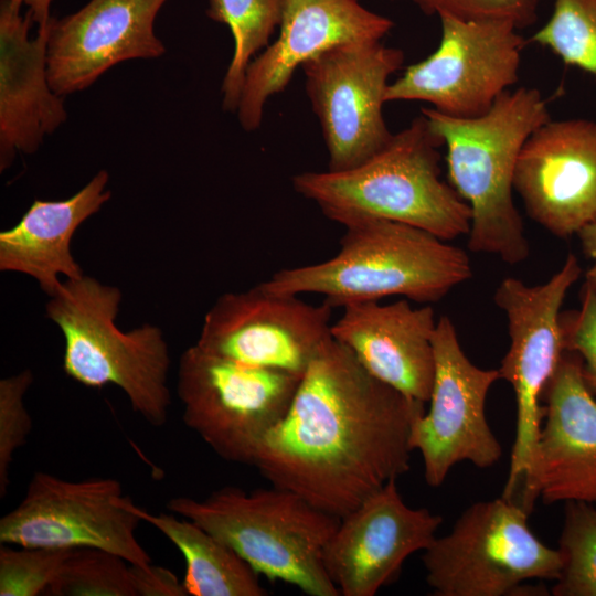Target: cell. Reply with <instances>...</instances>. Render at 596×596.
Wrapping results in <instances>:
<instances>
[{
    "instance_id": "1",
    "label": "cell",
    "mask_w": 596,
    "mask_h": 596,
    "mask_svg": "<svg viewBox=\"0 0 596 596\" xmlns=\"http://www.w3.org/2000/svg\"><path fill=\"white\" fill-rule=\"evenodd\" d=\"M425 403L372 376L329 338L252 466L274 486L342 518L409 469V435Z\"/></svg>"
},
{
    "instance_id": "2",
    "label": "cell",
    "mask_w": 596,
    "mask_h": 596,
    "mask_svg": "<svg viewBox=\"0 0 596 596\" xmlns=\"http://www.w3.org/2000/svg\"><path fill=\"white\" fill-rule=\"evenodd\" d=\"M443 145L421 113L363 163L344 171L301 172L291 183L326 217L344 227L382 219L448 242L468 235L472 215L469 204L440 179Z\"/></svg>"
},
{
    "instance_id": "3",
    "label": "cell",
    "mask_w": 596,
    "mask_h": 596,
    "mask_svg": "<svg viewBox=\"0 0 596 596\" xmlns=\"http://www.w3.org/2000/svg\"><path fill=\"white\" fill-rule=\"evenodd\" d=\"M344 228L333 257L279 269L260 284L276 294L322 295L342 308L389 296L435 302L472 275L462 248L415 226L368 219Z\"/></svg>"
},
{
    "instance_id": "4",
    "label": "cell",
    "mask_w": 596,
    "mask_h": 596,
    "mask_svg": "<svg viewBox=\"0 0 596 596\" xmlns=\"http://www.w3.org/2000/svg\"><path fill=\"white\" fill-rule=\"evenodd\" d=\"M446 146L448 178L471 209L468 248L517 265L530 254L512 191L517 162L528 138L550 120L536 88L507 91L483 115L458 118L422 108Z\"/></svg>"
},
{
    "instance_id": "5",
    "label": "cell",
    "mask_w": 596,
    "mask_h": 596,
    "mask_svg": "<svg viewBox=\"0 0 596 596\" xmlns=\"http://www.w3.org/2000/svg\"><path fill=\"white\" fill-rule=\"evenodd\" d=\"M167 509L234 550L258 575L310 596H340L324 564V549L340 518L278 487L251 492L224 487L203 500L172 498Z\"/></svg>"
},
{
    "instance_id": "6",
    "label": "cell",
    "mask_w": 596,
    "mask_h": 596,
    "mask_svg": "<svg viewBox=\"0 0 596 596\" xmlns=\"http://www.w3.org/2000/svg\"><path fill=\"white\" fill-rule=\"evenodd\" d=\"M121 299L118 287L84 274L62 283L45 311L64 337L65 373L88 387L118 386L136 413L160 427L171 403L168 344L155 324L117 328Z\"/></svg>"
},
{
    "instance_id": "7",
    "label": "cell",
    "mask_w": 596,
    "mask_h": 596,
    "mask_svg": "<svg viewBox=\"0 0 596 596\" xmlns=\"http://www.w3.org/2000/svg\"><path fill=\"white\" fill-rule=\"evenodd\" d=\"M518 501L497 498L467 508L449 533L424 551L426 582L436 596H502L530 579L555 581L557 549L540 541Z\"/></svg>"
},
{
    "instance_id": "8",
    "label": "cell",
    "mask_w": 596,
    "mask_h": 596,
    "mask_svg": "<svg viewBox=\"0 0 596 596\" xmlns=\"http://www.w3.org/2000/svg\"><path fill=\"white\" fill-rule=\"evenodd\" d=\"M581 274L577 257L570 254L544 284L530 286L508 277L494 291L510 340L498 370L500 379L512 386L517 404L515 438L503 498L515 499L529 476L544 417L543 394L566 351L561 308Z\"/></svg>"
},
{
    "instance_id": "9",
    "label": "cell",
    "mask_w": 596,
    "mask_h": 596,
    "mask_svg": "<svg viewBox=\"0 0 596 596\" xmlns=\"http://www.w3.org/2000/svg\"><path fill=\"white\" fill-rule=\"evenodd\" d=\"M301 376L189 347L179 359L177 393L183 421L224 460L252 465L286 415Z\"/></svg>"
},
{
    "instance_id": "10",
    "label": "cell",
    "mask_w": 596,
    "mask_h": 596,
    "mask_svg": "<svg viewBox=\"0 0 596 596\" xmlns=\"http://www.w3.org/2000/svg\"><path fill=\"white\" fill-rule=\"evenodd\" d=\"M439 19L437 49L389 84L385 103L422 100L448 116H481L518 81L525 40L509 20Z\"/></svg>"
},
{
    "instance_id": "11",
    "label": "cell",
    "mask_w": 596,
    "mask_h": 596,
    "mask_svg": "<svg viewBox=\"0 0 596 596\" xmlns=\"http://www.w3.org/2000/svg\"><path fill=\"white\" fill-rule=\"evenodd\" d=\"M134 505L114 478L70 481L40 471L33 475L22 501L0 519V543L94 547L148 566L151 557L136 536L141 519Z\"/></svg>"
},
{
    "instance_id": "12",
    "label": "cell",
    "mask_w": 596,
    "mask_h": 596,
    "mask_svg": "<svg viewBox=\"0 0 596 596\" xmlns=\"http://www.w3.org/2000/svg\"><path fill=\"white\" fill-rule=\"evenodd\" d=\"M404 53L381 41L350 42L310 58L301 68L306 93L328 150V170L352 169L391 139L382 107L389 78Z\"/></svg>"
},
{
    "instance_id": "13",
    "label": "cell",
    "mask_w": 596,
    "mask_h": 596,
    "mask_svg": "<svg viewBox=\"0 0 596 596\" xmlns=\"http://www.w3.org/2000/svg\"><path fill=\"white\" fill-rule=\"evenodd\" d=\"M433 344L429 409L414 421L409 445L422 455L427 485L439 487L458 462L486 469L499 461L502 447L487 421L486 401L500 373L469 360L447 316L437 320Z\"/></svg>"
},
{
    "instance_id": "14",
    "label": "cell",
    "mask_w": 596,
    "mask_h": 596,
    "mask_svg": "<svg viewBox=\"0 0 596 596\" xmlns=\"http://www.w3.org/2000/svg\"><path fill=\"white\" fill-rule=\"evenodd\" d=\"M332 309L258 284L220 296L204 316L195 344L225 359L302 376L331 338Z\"/></svg>"
},
{
    "instance_id": "15",
    "label": "cell",
    "mask_w": 596,
    "mask_h": 596,
    "mask_svg": "<svg viewBox=\"0 0 596 596\" xmlns=\"http://www.w3.org/2000/svg\"><path fill=\"white\" fill-rule=\"evenodd\" d=\"M441 522L428 509L408 507L391 480L340 518L324 549L326 571L341 596H374L407 557L432 544Z\"/></svg>"
},
{
    "instance_id": "16",
    "label": "cell",
    "mask_w": 596,
    "mask_h": 596,
    "mask_svg": "<svg viewBox=\"0 0 596 596\" xmlns=\"http://www.w3.org/2000/svg\"><path fill=\"white\" fill-rule=\"evenodd\" d=\"M513 188L531 219L558 238L596 224V121L540 126L522 147Z\"/></svg>"
},
{
    "instance_id": "17",
    "label": "cell",
    "mask_w": 596,
    "mask_h": 596,
    "mask_svg": "<svg viewBox=\"0 0 596 596\" xmlns=\"http://www.w3.org/2000/svg\"><path fill=\"white\" fill-rule=\"evenodd\" d=\"M542 400L544 417L518 502L529 512L539 497L545 504L596 503V397L576 353L565 351Z\"/></svg>"
},
{
    "instance_id": "18",
    "label": "cell",
    "mask_w": 596,
    "mask_h": 596,
    "mask_svg": "<svg viewBox=\"0 0 596 596\" xmlns=\"http://www.w3.org/2000/svg\"><path fill=\"white\" fill-rule=\"evenodd\" d=\"M167 1L89 0L74 13L52 17L45 31L53 91L71 95L121 62L162 56L166 45L155 32V21Z\"/></svg>"
},
{
    "instance_id": "19",
    "label": "cell",
    "mask_w": 596,
    "mask_h": 596,
    "mask_svg": "<svg viewBox=\"0 0 596 596\" xmlns=\"http://www.w3.org/2000/svg\"><path fill=\"white\" fill-rule=\"evenodd\" d=\"M391 19L359 0H283L279 35L249 63L236 110L245 131L256 130L267 100L285 91L295 71L340 44L381 41Z\"/></svg>"
},
{
    "instance_id": "20",
    "label": "cell",
    "mask_w": 596,
    "mask_h": 596,
    "mask_svg": "<svg viewBox=\"0 0 596 596\" xmlns=\"http://www.w3.org/2000/svg\"><path fill=\"white\" fill-rule=\"evenodd\" d=\"M436 324L430 306L413 307L403 298L386 305L349 304L330 332L372 376L426 403L434 380Z\"/></svg>"
},
{
    "instance_id": "21",
    "label": "cell",
    "mask_w": 596,
    "mask_h": 596,
    "mask_svg": "<svg viewBox=\"0 0 596 596\" xmlns=\"http://www.w3.org/2000/svg\"><path fill=\"white\" fill-rule=\"evenodd\" d=\"M33 21L10 0L0 2V171L18 152L34 153L45 136L67 120L63 96L47 77L44 29L30 38Z\"/></svg>"
},
{
    "instance_id": "22",
    "label": "cell",
    "mask_w": 596,
    "mask_h": 596,
    "mask_svg": "<svg viewBox=\"0 0 596 596\" xmlns=\"http://www.w3.org/2000/svg\"><path fill=\"white\" fill-rule=\"evenodd\" d=\"M108 180V172L100 170L71 198L34 200L14 226L0 232V270L34 278L49 297L62 286L60 275L83 276L71 241L79 225L110 199Z\"/></svg>"
},
{
    "instance_id": "23",
    "label": "cell",
    "mask_w": 596,
    "mask_h": 596,
    "mask_svg": "<svg viewBox=\"0 0 596 596\" xmlns=\"http://www.w3.org/2000/svg\"><path fill=\"white\" fill-rule=\"evenodd\" d=\"M141 519L168 538L185 561L188 596H266L258 574L227 544L187 518L151 514L134 505Z\"/></svg>"
},
{
    "instance_id": "24",
    "label": "cell",
    "mask_w": 596,
    "mask_h": 596,
    "mask_svg": "<svg viewBox=\"0 0 596 596\" xmlns=\"http://www.w3.org/2000/svg\"><path fill=\"white\" fill-rule=\"evenodd\" d=\"M283 0H209L206 15L228 26L234 53L222 82V107L236 113L247 67L279 26Z\"/></svg>"
},
{
    "instance_id": "25",
    "label": "cell",
    "mask_w": 596,
    "mask_h": 596,
    "mask_svg": "<svg viewBox=\"0 0 596 596\" xmlns=\"http://www.w3.org/2000/svg\"><path fill=\"white\" fill-rule=\"evenodd\" d=\"M562 567L551 592L555 596H596V507L565 502L558 540Z\"/></svg>"
},
{
    "instance_id": "26",
    "label": "cell",
    "mask_w": 596,
    "mask_h": 596,
    "mask_svg": "<svg viewBox=\"0 0 596 596\" xmlns=\"http://www.w3.org/2000/svg\"><path fill=\"white\" fill-rule=\"evenodd\" d=\"M45 594L52 596H136L130 563L94 547L74 549Z\"/></svg>"
},
{
    "instance_id": "27",
    "label": "cell",
    "mask_w": 596,
    "mask_h": 596,
    "mask_svg": "<svg viewBox=\"0 0 596 596\" xmlns=\"http://www.w3.org/2000/svg\"><path fill=\"white\" fill-rule=\"evenodd\" d=\"M532 40L566 65L596 75V0H554L551 18Z\"/></svg>"
},
{
    "instance_id": "28",
    "label": "cell",
    "mask_w": 596,
    "mask_h": 596,
    "mask_svg": "<svg viewBox=\"0 0 596 596\" xmlns=\"http://www.w3.org/2000/svg\"><path fill=\"white\" fill-rule=\"evenodd\" d=\"M71 552L1 544L0 596H36L46 592Z\"/></svg>"
},
{
    "instance_id": "29",
    "label": "cell",
    "mask_w": 596,
    "mask_h": 596,
    "mask_svg": "<svg viewBox=\"0 0 596 596\" xmlns=\"http://www.w3.org/2000/svg\"><path fill=\"white\" fill-rule=\"evenodd\" d=\"M33 382L31 370L0 380V497L7 494L14 453L26 441L32 419L24 396Z\"/></svg>"
},
{
    "instance_id": "30",
    "label": "cell",
    "mask_w": 596,
    "mask_h": 596,
    "mask_svg": "<svg viewBox=\"0 0 596 596\" xmlns=\"http://www.w3.org/2000/svg\"><path fill=\"white\" fill-rule=\"evenodd\" d=\"M428 15H451L465 20L503 19L519 29L536 20L540 0H413Z\"/></svg>"
},
{
    "instance_id": "31",
    "label": "cell",
    "mask_w": 596,
    "mask_h": 596,
    "mask_svg": "<svg viewBox=\"0 0 596 596\" xmlns=\"http://www.w3.org/2000/svg\"><path fill=\"white\" fill-rule=\"evenodd\" d=\"M565 350L576 353L582 362L583 379L596 397V295L584 285L577 310L561 313Z\"/></svg>"
},
{
    "instance_id": "32",
    "label": "cell",
    "mask_w": 596,
    "mask_h": 596,
    "mask_svg": "<svg viewBox=\"0 0 596 596\" xmlns=\"http://www.w3.org/2000/svg\"><path fill=\"white\" fill-rule=\"evenodd\" d=\"M136 596H188L183 582L168 568L130 564Z\"/></svg>"
},
{
    "instance_id": "33",
    "label": "cell",
    "mask_w": 596,
    "mask_h": 596,
    "mask_svg": "<svg viewBox=\"0 0 596 596\" xmlns=\"http://www.w3.org/2000/svg\"><path fill=\"white\" fill-rule=\"evenodd\" d=\"M577 236L585 254L592 262L586 273L585 286L590 288L596 295V224L584 227Z\"/></svg>"
},
{
    "instance_id": "34",
    "label": "cell",
    "mask_w": 596,
    "mask_h": 596,
    "mask_svg": "<svg viewBox=\"0 0 596 596\" xmlns=\"http://www.w3.org/2000/svg\"><path fill=\"white\" fill-rule=\"evenodd\" d=\"M17 8L25 6L28 8L26 13L31 17L33 23L38 24V29L46 28L51 20V4L52 0H10Z\"/></svg>"
}]
</instances>
